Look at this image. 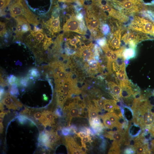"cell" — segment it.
<instances>
[{
  "label": "cell",
  "instance_id": "4",
  "mask_svg": "<svg viewBox=\"0 0 154 154\" xmlns=\"http://www.w3.org/2000/svg\"><path fill=\"white\" fill-rule=\"evenodd\" d=\"M94 3L97 5L102 12H106L109 16L122 22H127V17L121 12L114 9L109 3L104 0H92Z\"/></svg>",
  "mask_w": 154,
  "mask_h": 154
},
{
  "label": "cell",
  "instance_id": "42",
  "mask_svg": "<svg viewBox=\"0 0 154 154\" xmlns=\"http://www.w3.org/2000/svg\"><path fill=\"white\" fill-rule=\"evenodd\" d=\"M81 143H86L91 141V138L89 135H87L83 138H81Z\"/></svg>",
  "mask_w": 154,
  "mask_h": 154
},
{
  "label": "cell",
  "instance_id": "28",
  "mask_svg": "<svg viewBox=\"0 0 154 154\" xmlns=\"http://www.w3.org/2000/svg\"><path fill=\"white\" fill-rule=\"evenodd\" d=\"M39 75V73L38 70L36 68H33L29 71L28 77L30 79H33L34 78H37Z\"/></svg>",
  "mask_w": 154,
  "mask_h": 154
},
{
  "label": "cell",
  "instance_id": "50",
  "mask_svg": "<svg viewBox=\"0 0 154 154\" xmlns=\"http://www.w3.org/2000/svg\"><path fill=\"white\" fill-rule=\"evenodd\" d=\"M4 94V90L1 87L0 88V100L2 99Z\"/></svg>",
  "mask_w": 154,
  "mask_h": 154
},
{
  "label": "cell",
  "instance_id": "3",
  "mask_svg": "<svg viewBox=\"0 0 154 154\" xmlns=\"http://www.w3.org/2000/svg\"><path fill=\"white\" fill-rule=\"evenodd\" d=\"M113 3L121 12L126 15L139 13L142 10L143 7L141 1L139 0H113Z\"/></svg>",
  "mask_w": 154,
  "mask_h": 154
},
{
  "label": "cell",
  "instance_id": "40",
  "mask_svg": "<svg viewBox=\"0 0 154 154\" xmlns=\"http://www.w3.org/2000/svg\"><path fill=\"white\" fill-rule=\"evenodd\" d=\"M80 41L79 39L75 37L69 40V42L72 46H75L76 44Z\"/></svg>",
  "mask_w": 154,
  "mask_h": 154
},
{
  "label": "cell",
  "instance_id": "58",
  "mask_svg": "<svg viewBox=\"0 0 154 154\" xmlns=\"http://www.w3.org/2000/svg\"><path fill=\"white\" fill-rule=\"evenodd\" d=\"M140 0V1H141V0Z\"/></svg>",
  "mask_w": 154,
  "mask_h": 154
},
{
  "label": "cell",
  "instance_id": "8",
  "mask_svg": "<svg viewBox=\"0 0 154 154\" xmlns=\"http://www.w3.org/2000/svg\"><path fill=\"white\" fill-rule=\"evenodd\" d=\"M15 19L17 22L15 31L16 35L19 39L21 40L23 34L31 30V27L26 19L22 16H17Z\"/></svg>",
  "mask_w": 154,
  "mask_h": 154
},
{
  "label": "cell",
  "instance_id": "49",
  "mask_svg": "<svg viewBox=\"0 0 154 154\" xmlns=\"http://www.w3.org/2000/svg\"><path fill=\"white\" fill-rule=\"evenodd\" d=\"M76 134L78 136L81 138H83L88 135L86 133L83 131H81L78 133H76Z\"/></svg>",
  "mask_w": 154,
  "mask_h": 154
},
{
  "label": "cell",
  "instance_id": "29",
  "mask_svg": "<svg viewBox=\"0 0 154 154\" xmlns=\"http://www.w3.org/2000/svg\"><path fill=\"white\" fill-rule=\"evenodd\" d=\"M104 125L107 127L112 129L113 127V125L109 119L104 115L101 117Z\"/></svg>",
  "mask_w": 154,
  "mask_h": 154
},
{
  "label": "cell",
  "instance_id": "17",
  "mask_svg": "<svg viewBox=\"0 0 154 154\" xmlns=\"http://www.w3.org/2000/svg\"><path fill=\"white\" fill-rule=\"evenodd\" d=\"M108 84L111 89L112 93L113 94L114 98L118 100V98L121 97V87L115 82L111 81L108 82Z\"/></svg>",
  "mask_w": 154,
  "mask_h": 154
},
{
  "label": "cell",
  "instance_id": "23",
  "mask_svg": "<svg viewBox=\"0 0 154 154\" xmlns=\"http://www.w3.org/2000/svg\"><path fill=\"white\" fill-rule=\"evenodd\" d=\"M135 54L134 48H131L128 49L125 48L123 53V56L125 60H129L134 58Z\"/></svg>",
  "mask_w": 154,
  "mask_h": 154
},
{
  "label": "cell",
  "instance_id": "52",
  "mask_svg": "<svg viewBox=\"0 0 154 154\" xmlns=\"http://www.w3.org/2000/svg\"><path fill=\"white\" fill-rule=\"evenodd\" d=\"M0 133H2L3 131V126L2 124V123H0Z\"/></svg>",
  "mask_w": 154,
  "mask_h": 154
},
{
  "label": "cell",
  "instance_id": "32",
  "mask_svg": "<svg viewBox=\"0 0 154 154\" xmlns=\"http://www.w3.org/2000/svg\"><path fill=\"white\" fill-rule=\"evenodd\" d=\"M8 83L10 85L18 84L19 80L17 78L13 75H10L7 78Z\"/></svg>",
  "mask_w": 154,
  "mask_h": 154
},
{
  "label": "cell",
  "instance_id": "25",
  "mask_svg": "<svg viewBox=\"0 0 154 154\" xmlns=\"http://www.w3.org/2000/svg\"><path fill=\"white\" fill-rule=\"evenodd\" d=\"M81 54L82 56L86 58H90L92 56V52L90 48L85 46L81 50Z\"/></svg>",
  "mask_w": 154,
  "mask_h": 154
},
{
  "label": "cell",
  "instance_id": "22",
  "mask_svg": "<svg viewBox=\"0 0 154 154\" xmlns=\"http://www.w3.org/2000/svg\"><path fill=\"white\" fill-rule=\"evenodd\" d=\"M105 115L112 123L113 126V127L117 125L119 123L120 118L114 113L113 112H108Z\"/></svg>",
  "mask_w": 154,
  "mask_h": 154
},
{
  "label": "cell",
  "instance_id": "48",
  "mask_svg": "<svg viewBox=\"0 0 154 154\" xmlns=\"http://www.w3.org/2000/svg\"><path fill=\"white\" fill-rule=\"evenodd\" d=\"M7 83L0 76V85L1 87L5 86H7Z\"/></svg>",
  "mask_w": 154,
  "mask_h": 154
},
{
  "label": "cell",
  "instance_id": "51",
  "mask_svg": "<svg viewBox=\"0 0 154 154\" xmlns=\"http://www.w3.org/2000/svg\"><path fill=\"white\" fill-rule=\"evenodd\" d=\"M60 2H72L78 0H58Z\"/></svg>",
  "mask_w": 154,
  "mask_h": 154
},
{
  "label": "cell",
  "instance_id": "18",
  "mask_svg": "<svg viewBox=\"0 0 154 154\" xmlns=\"http://www.w3.org/2000/svg\"><path fill=\"white\" fill-rule=\"evenodd\" d=\"M89 123L91 127L96 133L100 132L103 128L104 125L100 121V117H97L90 119Z\"/></svg>",
  "mask_w": 154,
  "mask_h": 154
},
{
  "label": "cell",
  "instance_id": "53",
  "mask_svg": "<svg viewBox=\"0 0 154 154\" xmlns=\"http://www.w3.org/2000/svg\"><path fill=\"white\" fill-rule=\"evenodd\" d=\"M4 110V107H3V105L2 104V102H0V110H1V111H3V110Z\"/></svg>",
  "mask_w": 154,
  "mask_h": 154
},
{
  "label": "cell",
  "instance_id": "37",
  "mask_svg": "<svg viewBox=\"0 0 154 154\" xmlns=\"http://www.w3.org/2000/svg\"><path fill=\"white\" fill-rule=\"evenodd\" d=\"M113 112L119 117H123V116L121 110L117 105H116L115 106Z\"/></svg>",
  "mask_w": 154,
  "mask_h": 154
},
{
  "label": "cell",
  "instance_id": "35",
  "mask_svg": "<svg viewBox=\"0 0 154 154\" xmlns=\"http://www.w3.org/2000/svg\"><path fill=\"white\" fill-rule=\"evenodd\" d=\"M88 65L91 68L95 69L97 68L98 64L96 60L94 59H91L88 61Z\"/></svg>",
  "mask_w": 154,
  "mask_h": 154
},
{
  "label": "cell",
  "instance_id": "21",
  "mask_svg": "<svg viewBox=\"0 0 154 154\" xmlns=\"http://www.w3.org/2000/svg\"><path fill=\"white\" fill-rule=\"evenodd\" d=\"M100 111V109L92 106H89L88 109V117L89 120L97 117H100L99 113Z\"/></svg>",
  "mask_w": 154,
  "mask_h": 154
},
{
  "label": "cell",
  "instance_id": "11",
  "mask_svg": "<svg viewBox=\"0 0 154 154\" xmlns=\"http://www.w3.org/2000/svg\"><path fill=\"white\" fill-rule=\"evenodd\" d=\"M121 31V29H119L115 31L112 38L108 40V45L110 47V48L113 50H116L120 48Z\"/></svg>",
  "mask_w": 154,
  "mask_h": 154
},
{
  "label": "cell",
  "instance_id": "47",
  "mask_svg": "<svg viewBox=\"0 0 154 154\" xmlns=\"http://www.w3.org/2000/svg\"><path fill=\"white\" fill-rule=\"evenodd\" d=\"M125 67L121 68H119L116 72L119 74L127 75L125 71Z\"/></svg>",
  "mask_w": 154,
  "mask_h": 154
},
{
  "label": "cell",
  "instance_id": "34",
  "mask_svg": "<svg viewBox=\"0 0 154 154\" xmlns=\"http://www.w3.org/2000/svg\"><path fill=\"white\" fill-rule=\"evenodd\" d=\"M11 0H0V12L6 7Z\"/></svg>",
  "mask_w": 154,
  "mask_h": 154
},
{
  "label": "cell",
  "instance_id": "16",
  "mask_svg": "<svg viewBox=\"0 0 154 154\" xmlns=\"http://www.w3.org/2000/svg\"><path fill=\"white\" fill-rule=\"evenodd\" d=\"M42 114L44 119V122L43 124L45 127L47 126H51L54 123V113L48 110H44Z\"/></svg>",
  "mask_w": 154,
  "mask_h": 154
},
{
  "label": "cell",
  "instance_id": "12",
  "mask_svg": "<svg viewBox=\"0 0 154 154\" xmlns=\"http://www.w3.org/2000/svg\"><path fill=\"white\" fill-rule=\"evenodd\" d=\"M45 25L52 33H58L60 30L59 16L55 17L52 16L51 18L46 21Z\"/></svg>",
  "mask_w": 154,
  "mask_h": 154
},
{
  "label": "cell",
  "instance_id": "7",
  "mask_svg": "<svg viewBox=\"0 0 154 154\" xmlns=\"http://www.w3.org/2000/svg\"><path fill=\"white\" fill-rule=\"evenodd\" d=\"M87 12L85 20L88 28L94 34L98 33L99 37H101L102 35L100 30V23L97 16L91 12Z\"/></svg>",
  "mask_w": 154,
  "mask_h": 154
},
{
  "label": "cell",
  "instance_id": "36",
  "mask_svg": "<svg viewBox=\"0 0 154 154\" xmlns=\"http://www.w3.org/2000/svg\"><path fill=\"white\" fill-rule=\"evenodd\" d=\"M6 33V26L5 24L1 22L0 23V36L3 37Z\"/></svg>",
  "mask_w": 154,
  "mask_h": 154
},
{
  "label": "cell",
  "instance_id": "45",
  "mask_svg": "<svg viewBox=\"0 0 154 154\" xmlns=\"http://www.w3.org/2000/svg\"><path fill=\"white\" fill-rule=\"evenodd\" d=\"M70 134H73L75 133H76V131H77V129L76 127L74 125H72L70 127Z\"/></svg>",
  "mask_w": 154,
  "mask_h": 154
},
{
  "label": "cell",
  "instance_id": "2",
  "mask_svg": "<svg viewBox=\"0 0 154 154\" xmlns=\"http://www.w3.org/2000/svg\"><path fill=\"white\" fill-rule=\"evenodd\" d=\"M10 15L15 18L23 16L28 22L35 19L36 15L29 9L24 0H13L9 7Z\"/></svg>",
  "mask_w": 154,
  "mask_h": 154
},
{
  "label": "cell",
  "instance_id": "30",
  "mask_svg": "<svg viewBox=\"0 0 154 154\" xmlns=\"http://www.w3.org/2000/svg\"><path fill=\"white\" fill-rule=\"evenodd\" d=\"M102 47L108 60L110 57L113 50L110 48L108 45L107 44L104 46H102Z\"/></svg>",
  "mask_w": 154,
  "mask_h": 154
},
{
  "label": "cell",
  "instance_id": "5",
  "mask_svg": "<svg viewBox=\"0 0 154 154\" xmlns=\"http://www.w3.org/2000/svg\"><path fill=\"white\" fill-rule=\"evenodd\" d=\"M63 30L64 32L72 31L83 35L86 31L83 21H79L75 16L68 19L64 25Z\"/></svg>",
  "mask_w": 154,
  "mask_h": 154
},
{
  "label": "cell",
  "instance_id": "39",
  "mask_svg": "<svg viewBox=\"0 0 154 154\" xmlns=\"http://www.w3.org/2000/svg\"><path fill=\"white\" fill-rule=\"evenodd\" d=\"M116 74L119 81L123 80L128 79L127 75L119 74L117 72H116Z\"/></svg>",
  "mask_w": 154,
  "mask_h": 154
},
{
  "label": "cell",
  "instance_id": "13",
  "mask_svg": "<svg viewBox=\"0 0 154 154\" xmlns=\"http://www.w3.org/2000/svg\"><path fill=\"white\" fill-rule=\"evenodd\" d=\"M47 135V143L46 147L52 149L59 139V136L57 133L53 130L46 131Z\"/></svg>",
  "mask_w": 154,
  "mask_h": 154
},
{
  "label": "cell",
  "instance_id": "31",
  "mask_svg": "<svg viewBox=\"0 0 154 154\" xmlns=\"http://www.w3.org/2000/svg\"><path fill=\"white\" fill-rule=\"evenodd\" d=\"M29 79L28 77L21 78L19 80L18 84L21 86L26 87L29 84Z\"/></svg>",
  "mask_w": 154,
  "mask_h": 154
},
{
  "label": "cell",
  "instance_id": "54",
  "mask_svg": "<svg viewBox=\"0 0 154 154\" xmlns=\"http://www.w3.org/2000/svg\"><path fill=\"white\" fill-rule=\"evenodd\" d=\"M79 2L82 4L84 3V1L85 0H78Z\"/></svg>",
  "mask_w": 154,
  "mask_h": 154
},
{
  "label": "cell",
  "instance_id": "1",
  "mask_svg": "<svg viewBox=\"0 0 154 154\" xmlns=\"http://www.w3.org/2000/svg\"><path fill=\"white\" fill-rule=\"evenodd\" d=\"M144 17L135 16L128 26L132 31L148 34L154 37V22Z\"/></svg>",
  "mask_w": 154,
  "mask_h": 154
},
{
  "label": "cell",
  "instance_id": "6",
  "mask_svg": "<svg viewBox=\"0 0 154 154\" xmlns=\"http://www.w3.org/2000/svg\"><path fill=\"white\" fill-rule=\"evenodd\" d=\"M141 33L129 32L125 33L122 37V40L126 44H128L130 48H134L136 44L142 40L150 39L145 34L141 35Z\"/></svg>",
  "mask_w": 154,
  "mask_h": 154
},
{
  "label": "cell",
  "instance_id": "44",
  "mask_svg": "<svg viewBox=\"0 0 154 154\" xmlns=\"http://www.w3.org/2000/svg\"><path fill=\"white\" fill-rule=\"evenodd\" d=\"M135 153V152L132 147L127 148L124 151V153L125 154H132Z\"/></svg>",
  "mask_w": 154,
  "mask_h": 154
},
{
  "label": "cell",
  "instance_id": "55",
  "mask_svg": "<svg viewBox=\"0 0 154 154\" xmlns=\"http://www.w3.org/2000/svg\"><path fill=\"white\" fill-rule=\"evenodd\" d=\"M3 117H0V123H2V121H3Z\"/></svg>",
  "mask_w": 154,
  "mask_h": 154
},
{
  "label": "cell",
  "instance_id": "26",
  "mask_svg": "<svg viewBox=\"0 0 154 154\" xmlns=\"http://www.w3.org/2000/svg\"><path fill=\"white\" fill-rule=\"evenodd\" d=\"M9 91L10 94L14 96L17 97L19 94L17 84L10 85L9 86Z\"/></svg>",
  "mask_w": 154,
  "mask_h": 154
},
{
  "label": "cell",
  "instance_id": "43",
  "mask_svg": "<svg viewBox=\"0 0 154 154\" xmlns=\"http://www.w3.org/2000/svg\"><path fill=\"white\" fill-rule=\"evenodd\" d=\"M54 114L56 116H61L62 114V110L60 108L57 109L55 110Z\"/></svg>",
  "mask_w": 154,
  "mask_h": 154
},
{
  "label": "cell",
  "instance_id": "19",
  "mask_svg": "<svg viewBox=\"0 0 154 154\" xmlns=\"http://www.w3.org/2000/svg\"><path fill=\"white\" fill-rule=\"evenodd\" d=\"M125 60L123 55L119 56L113 62L112 67L113 70L116 72L119 68L125 67L126 65L124 62Z\"/></svg>",
  "mask_w": 154,
  "mask_h": 154
},
{
  "label": "cell",
  "instance_id": "56",
  "mask_svg": "<svg viewBox=\"0 0 154 154\" xmlns=\"http://www.w3.org/2000/svg\"><path fill=\"white\" fill-rule=\"evenodd\" d=\"M43 99L44 100L46 101L48 100V98L47 96H46L44 97Z\"/></svg>",
  "mask_w": 154,
  "mask_h": 154
},
{
  "label": "cell",
  "instance_id": "46",
  "mask_svg": "<svg viewBox=\"0 0 154 154\" xmlns=\"http://www.w3.org/2000/svg\"><path fill=\"white\" fill-rule=\"evenodd\" d=\"M97 42L101 47L104 46L107 44L106 40L104 38H102L100 39Z\"/></svg>",
  "mask_w": 154,
  "mask_h": 154
},
{
  "label": "cell",
  "instance_id": "33",
  "mask_svg": "<svg viewBox=\"0 0 154 154\" xmlns=\"http://www.w3.org/2000/svg\"><path fill=\"white\" fill-rule=\"evenodd\" d=\"M96 107L99 109L103 108V106L105 103V100L103 99L94 100H93Z\"/></svg>",
  "mask_w": 154,
  "mask_h": 154
},
{
  "label": "cell",
  "instance_id": "10",
  "mask_svg": "<svg viewBox=\"0 0 154 154\" xmlns=\"http://www.w3.org/2000/svg\"><path fill=\"white\" fill-rule=\"evenodd\" d=\"M65 138L66 146L71 153L84 154L81 149V146L76 143L72 137L66 136Z\"/></svg>",
  "mask_w": 154,
  "mask_h": 154
},
{
  "label": "cell",
  "instance_id": "41",
  "mask_svg": "<svg viewBox=\"0 0 154 154\" xmlns=\"http://www.w3.org/2000/svg\"><path fill=\"white\" fill-rule=\"evenodd\" d=\"M70 127H64L62 130V135L65 136H66L70 134Z\"/></svg>",
  "mask_w": 154,
  "mask_h": 154
},
{
  "label": "cell",
  "instance_id": "20",
  "mask_svg": "<svg viewBox=\"0 0 154 154\" xmlns=\"http://www.w3.org/2000/svg\"><path fill=\"white\" fill-rule=\"evenodd\" d=\"M117 105L116 102L113 100H105L103 109L109 112H113L115 106Z\"/></svg>",
  "mask_w": 154,
  "mask_h": 154
},
{
  "label": "cell",
  "instance_id": "9",
  "mask_svg": "<svg viewBox=\"0 0 154 154\" xmlns=\"http://www.w3.org/2000/svg\"><path fill=\"white\" fill-rule=\"evenodd\" d=\"M1 100V102L9 109L17 110L23 106L22 103L8 92L5 93Z\"/></svg>",
  "mask_w": 154,
  "mask_h": 154
},
{
  "label": "cell",
  "instance_id": "57",
  "mask_svg": "<svg viewBox=\"0 0 154 154\" xmlns=\"http://www.w3.org/2000/svg\"><path fill=\"white\" fill-rule=\"evenodd\" d=\"M43 96L44 97H45V96H46V95H45V94H44L43 95Z\"/></svg>",
  "mask_w": 154,
  "mask_h": 154
},
{
  "label": "cell",
  "instance_id": "24",
  "mask_svg": "<svg viewBox=\"0 0 154 154\" xmlns=\"http://www.w3.org/2000/svg\"><path fill=\"white\" fill-rule=\"evenodd\" d=\"M47 135L46 131L41 132L39 135L38 141L40 145L46 147L47 143Z\"/></svg>",
  "mask_w": 154,
  "mask_h": 154
},
{
  "label": "cell",
  "instance_id": "15",
  "mask_svg": "<svg viewBox=\"0 0 154 154\" xmlns=\"http://www.w3.org/2000/svg\"><path fill=\"white\" fill-rule=\"evenodd\" d=\"M119 131H110L105 135V136L120 145L121 142L124 139V135Z\"/></svg>",
  "mask_w": 154,
  "mask_h": 154
},
{
  "label": "cell",
  "instance_id": "38",
  "mask_svg": "<svg viewBox=\"0 0 154 154\" xmlns=\"http://www.w3.org/2000/svg\"><path fill=\"white\" fill-rule=\"evenodd\" d=\"M28 118L26 116L21 115L18 117L19 121L21 124H23L26 123Z\"/></svg>",
  "mask_w": 154,
  "mask_h": 154
},
{
  "label": "cell",
  "instance_id": "27",
  "mask_svg": "<svg viewBox=\"0 0 154 154\" xmlns=\"http://www.w3.org/2000/svg\"><path fill=\"white\" fill-rule=\"evenodd\" d=\"M120 145L116 143L113 142L112 145L109 150V154H119L120 153Z\"/></svg>",
  "mask_w": 154,
  "mask_h": 154
},
{
  "label": "cell",
  "instance_id": "14",
  "mask_svg": "<svg viewBox=\"0 0 154 154\" xmlns=\"http://www.w3.org/2000/svg\"><path fill=\"white\" fill-rule=\"evenodd\" d=\"M123 46L116 50H113L110 58L108 60L107 68L110 72H112V64L120 56L123 55V52L125 49Z\"/></svg>",
  "mask_w": 154,
  "mask_h": 154
}]
</instances>
